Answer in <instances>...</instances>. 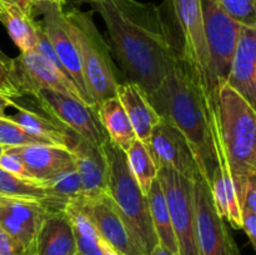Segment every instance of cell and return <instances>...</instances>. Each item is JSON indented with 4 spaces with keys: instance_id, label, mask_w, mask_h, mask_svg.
<instances>
[{
    "instance_id": "cell-13",
    "label": "cell",
    "mask_w": 256,
    "mask_h": 255,
    "mask_svg": "<svg viewBox=\"0 0 256 255\" xmlns=\"http://www.w3.org/2000/svg\"><path fill=\"white\" fill-rule=\"evenodd\" d=\"M146 146L158 169L169 168L190 180L202 176L186 138L168 120L160 118L150 132Z\"/></svg>"
},
{
    "instance_id": "cell-8",
    "label": "cell",
    "mask_w": 256,
    "mask_h": 255,
    "mask_svg": "<svg viewBox=\"0 0 256 255\" xmlns=\"http://www.w3.org/2000/svg\"><path fill=\"white\" fill-rule=\"evenodd\" d=\"M172 6L182 34V54L199 72L208 92L215 96L218 82L205 38L200 0H172Z\"/></svg>"
},
{
    "instance_id": "cell-32",
    "label": "cell",
    "mask_w": 256,
    "mask_h": 255,
    "mask_svg": "<svg viewBox=\"0 0 256 255\" xmlns=\"http://www.w3.org/2000/svg\"><path fill=\"white\" fill-rule=\"evenodd\" d=\"M8 62H9V58L8 59L0 58V94H4L14 99V98H19L20 95L12 84Z\"/></svg>"
},
{
    "instance_id": "cell-14",
    "label": "cell",
    "mask_w": 256,
    "mask_h": 255,
    "mask_svg": "<svg viewBox=\"0 0 256 255\" xmlns=\"http://www.w3.org/2000/svg\"><path fill=\"white\" fill-rule=\"evenodd\" d=\"M46 214L44 205L36 200L0 196V228L20 245L24 255H32Z\"/></svg>"
},
{
    "instance_id": "cell-6",
    "label": "cell",
    "mask_w": 256,
    "mask_h": 255,
    "mask_svg": "<svg viewBox=\"0 0 256 255\" xmlns=\"http://www.w3.org/2000/svg\"><path fill=\"white\" fill-rule=\"evenodd\" d=\"M172 230L178 244V255H199L195 218L194 180L188 179L169 168L158 169Z\"/></svg>"
},
{
    "instance_id": "cell-45",
    "label": "cell",
    "mask_w": 256,
    "mask_h": 255,
    "mask_svg": "<svg viewBox=\"0 0 256 255\" xmlns=\"http://www.w3.org/2000/svg\"><path fill=\"white\" fill-rule=\"evenodd\" d=\"M36 2H42V0H36Z\"/></svg>"
},
{
    "instance_id": "cell-41",
    "label": "cell",
    "mask_w": 256,
    "mask_h": 255,
    "mask_svg": "<svg viewBox=\"0 0 256 255\" xmlns=\"http://www.w3.org/2000/svg\"><path fill=\"white\" fill-rule=\"evenodd\" d=\"M0 58H2V59H8V56L2 52V50H0Z\"/></svg>"
},
{
    "instance_id": "cell-27",
    "label": "cell",
    "mask_w": 256,
    "mask_h": 255,
    "mask_svg": "<svg viewBox=\"0 0 256 255\" xmlns=\"http://www.w3.org/2000/svg\"><path fill=\"white\" fill-rule=\"evenodd\" d=\"M125 152L132 175L136 179L140 189L146 195L150 185L158 176V168L155 166L146 144L136 138Z\"/></svg>"
},
{
    "instance_id": "cell-28",
    "label": "cell",
    "mask_w": 256,
    "mask_h": 255,
    "mask_svg": "<svg viewBox=\"0 0 256 255\" xmlns=\"http://www.w3.org/2000/svg\"><path fill=\"white\" fill-rule=\"evenodd\" d=\"M0 196L30 199L44 204L48 200L45 189L40 182L12 175L0 168Z\"/></svg>"
},
{
    "instance_id": "cell-11",
    "label": "cell",
    "mask_w": 256,
    "mask_h": 255,
    "mask_svg": "<svg viewBox=\"0 0 256 255\" xmlns=\"http://www.w3.org/2000/svg\"><path fill=\"white\" fill-rule=\"evenodd\" d=\"M8 64L12 84L20 96L24 94L32 95L39 90H54L84 102L72 80L36 52H20L18 58L9 59Z\"/></svg>"
},
{
    "instance_id": "cell-10",
    "label": "cell",
    "mask_w": 256,
    "mask_h": 255,
    "mask_svg": "<svg viewBox=\"0 0 256 255\" xmlns=\"http://www.w3.org/2000/svg\"><path fill=\"white\" fill-rule=\"evenodd\" d=\"M194 200L199 255H242L226 220L215 208L209 184L202 176L194 180Z\"/></svg>"
},
{
    "instance_id": "cell-33",
    "label": "cell",
    "mask_w": 256,
    "mask_h": 255,
    "mask_svg": "<svg viewBox=\"0 0 256 255\" xmlns=\"http://www.w3.org/2000/svg\"><path fill=\"white\" fill-rule=\"evenodd\" d=\"M242 212H256V174L249 176L244 188L242 200Z\"/></svg>"
},
{
    "instance_id": "cell-18",
    "label": "cell",
    "mask_w": 256,
    "mask_h": 255,
    "mask_svg": "<svg viewBox=\"0 0 256 255\" xmlns=\"http://www.w3.org/2000/svg\"><path fill=\"white\" fill-rule=\"evenodd\" d=\"M6 150L20 158L32 180L40 184L75 168L72 152L62 145L34 144L6 148Z\"/></svg>"
},
{
    "instance_id": "cell-12",
    "label": "cell",
    "mask_w": 256,
    "mask_h": 255,
    "mask_svg": "<svg viewBox=\"0 0 256 255\" xmlns=\"http://www.w3.org/2000/svg\"><path fill=\"white\" fill-rule=\"evenodd\" d=\"M36 12L42 15V20L40 22L65 72L76 85L84 102L90 106L96 108V104L88 92L76 45L66 29L64 8L52 0H42L36 4Z\"/></svg>"
},
{
    "instance_id": "cell-37",
    "label": "cell",
    "mask_w": 256,
    "mask_h": 255,
    "mask_svg": "<svg viewBox=\"0 0 256 255\" xmlns=\"http://www.w3.org/2000/svg\"><path fill=\"white\" fill-rule=\"evenodd\" d=\"M99 246H100V252H102V255H122L112 244L106 242L104 238H100L99 242Z\"/></svg>"
},
{
    "instance_id": "cell-4",
    "label": "cell",
    "mask_w": 256,
    "mask_h": 255,
    "mask_svg": "<svg viewBox=\"0 0 256 255\" xmlns=\"http://www.w3.org/2000/svg\"><path fill=\"white\" fill-rule=\"evenodd\" d=\"M106 162V194L119 212L132 242L144 255H149L158 245L152 226L149 202L142 192L128 164L126 152L108 138L102 146Z\"/></svg>"
},
{
    "instance_id": "cell-46",
    "label": "cell",
    "mask_w": 256,
    "mask_h": 255,
    "mask_svg": "<svg viewBox=\"0 0 256 255\" xmlns=\"http://www.w3.org/2000/svg\"><path fill=\"white\" fill-rule=\"evenodd\" d=\"M52 2H54V0H52Z\"/></svg>"
},
{
    "instance_id": "cell-9",
    "label": "cell",
    "mask_w": 256,
    "mask_h": 255,
    "mask_svg": "<svg viewBox=\"0 0 256 255\" xmlns=\"http://www.w3.org/2000/svg\"><path fill=\"white\" fill-rule=\"evenodd\" d=\"M205 38L218 86L229 74L242 25L220 5L219 0H200Z\"/></svg>"
},
{
    "instance_id": "cell-24",
    "label": "cell",
    "mask_w": 256,
    "mask_h": 255,
    "mask_svg": "<svg viewBox=\"0 0 256 255\" xmlns=\"http://www.w3.org/2000/svg\"><path fill=\"white\" fill-rule=\"evenodd\" d=\"M42 185L48 195V200L42 204L48 212H65L69 202L82 196V180L75 168L42 182Z\"/></svg>"
},
{
    "instance_id": "cell-1",
    "label": "cell",
    "mask_w": 256,
    "mask_h": 255,
    "mask_svg": "<svg viewBox=\"0 0 256 255\" xmlns=\"http://www.w3.org/2000/svg\"><path fill=\"white\" fill-rule=\"evenodd\" d=\"M89 4L106 25L126 82L139 85L146 95L155 92L182 48V38L175 40L162 8L135 0H94Z\"/></svg>"
},
{
    "instance_id": "cell-29",
    "label": "cell",
    "mask_w": 256,
    "mask_h": 255,
    "mask_svg": "<svg viewBox=\"0 0 256 255\" xmlns=\"http://www.w3.org/2000/svg\"><path fill=\"white\" fill-rule=\"evenodd\" d=\"M34 144H52V142L26 132L24 128L10 120L8 116L0 118V145L4 149Z\"/></svg>"
},
{
    "instance_id": "cell-2",
    "label": "cell",
    "mask_w": 256,
    "mask_h": 255,
    "mask_svg": "<svg viewBox=\"0 0 256 255\" xmlns=\"http://www.w3.org/2000/svg\"><path fill=\"white\" fill-rule=\"evenodd\" d=\"M156 114L178 128L186 138L202 176L209 184L219 160L215 150V96L208 92L199 72L176 50L166 75L155 92L148 95Z\"/></svg>"
},
{
    "instance_id": "cell-38",
    "label": "cell",
    "mask_w": 256,
    "mask_h": 255,
    "mask_svg": "<svg viewBox=\"0 0 256 255\" xmlns=\"http://www.w3.org/2000/svg\"><path fill=\"white\" fill-rule=\"evenodd\" d=\"M12 98L6 96V95L4 94H0V118H5L6 115H5V109H6L8 106H10L12 102Z\"/></svg>"
},
{
    "instance_id": "cell-16",
    "label": "cell",
    "mask_w": 256,
    "mask_h": 255,
    "mask_svg": "<svg viewBox=\"0 0 256 255\" xmlns=\"http://www.w3.org/2000/svg\"><path fill=\"white\" fill-rule=\"evenodd\" d=\"M66 148L74 156L75 169L82 180V196L94 198L106 192V162L102 148L95 146L69 129H66Z\"/></svg>"
},
{
    "instance_id": "cell-25",
    "label": "cell",
    "mask_w": 256,
    "mask_h": 255,
    "mask_svg": "<svg viewBox=\"0 0 256 255\" xmlns=\"http://www.w3.org/2000/svg\"><path fill=\"white\" fill-rule=\"evenodd\" d=\"M10 106L15 108L18 110L15 115L8 116L10 120L19 124L26 132L38 135V136L44 138V139L52 142V144L66 146V129L65 128L55 124L49 116H42V115L38 114V112L20 106L14 100H12Z\"/></svg>"
},
{
    "instance_id": "cell-40",
    "label": "cell",
    "mask_w": 256,
    "mask_h": 255,
    "mask_svg": "<svg viewBox=\"0 0 256 255\" xmlns=\"http://www.w3.org/2000/svg\"><path fill=\"white\" fill-rule=\"evenodd\" d=\"M54 2H58V4H59L62 8H64L65 5H66V0H54Z\"/></svg>"
},
{
    "instance_id": "cell-5",
    "label": "cell",
    "mask_w": 256,
    "mask_h": 255,
    "mask_svg": "<svg viewBox=\"0 0 256 255\" xmlns=\"http://www.w3.org/2000/svg\"><path fill=\"white\" fill-rule=\"evenodd\" d=\"M65 22L72 35L82 62L88 92L98 105L116 95L119 85L110 48L96 29L92 12L79 9L64 10Z\"/></svg>"
},
{
    "instance_id": "cell-23",
    "label": "cell",
    "mask_w": 256,
    "mask_h": 255,
    "mask_svg": "<svg viewBox=\"0 0 256 255\" xmlns=\"http://www.w3.org/2000/svg\"><path fill=\"white\" fill-rule=\"evenodd\" d=\"M0 22L6 28L8 34L20 52H35V22L34 18L25 14L16 5L0 0Z\"/></svg>"
},
{
    "instance_id": "cell-44",
    "label": "cell",
    "mask_w": 256,
    "mask_h": 255,
    "mask_svg": "<svg viewBox=\"0 0 256 255\" xmlns=\"http://www.w3.org/2000/svg\"><path fill=\"white\" fill-rule=\"evenodd\" d=\"M74 255H80V254H79V252H75V254H74Z\"/></svg>"
},
{
    "instance_id": "cell-39",
    "label": "cell",
    "mask_w": 256,
    "mask_h": 255,
    "mask_svg": "<svg viewBox=\"0 0 256 255\" xmlns=\"http://www.w3.org/2000/svg\"><path fill=\"white\" fill-rule=\"evenodd\" d=\"M149 255H174V254H172V252H170L168 249H165V248H162V245L158 244L156 246L152 249V252H150Z\"/></svg>"
},
{
    "instance_id": "cell-21",
    "label": "cell",
    "mask_w": 256,
    "mask_h": 255,
    "mask_svg": "<svg viewBox=\"0 0 256 255\" xmlns=\"http://www.w3.org/2000/svg\"><path fill=\"white\" fill-rule=\"evenodd\" d=\"M96 110L108 138L116 146L126 152L132 142L136 139V134L116 95L100 102Z\"/></svg>"
},
{
    "instance_id": "cell-20",
    "label": "cell",
    "mask_w": 256,
    "mask_h": 255,
    "mask_svg": "<svg viewBox=\"0 0 256 255\" xmlns=\"http://www.w3.org/2000/svg\"><path fill=\"white\" fill-rule=\"evenodd\" d=\"M116 96L132 122L136 138L146 144L152 128L160 119L150 104L146 92L135 82H125L118 85Z\"/></svg>"
},
{
    "instance_id": "cell-43",
    "label": "cell",
    "mask_w": 256,
    "mask_h": 255,
    "mask_svg": "<svg viewBox=\"0 0 256 255\" xmlns=\"http://www.w3.org/2000/svg\"><path fill=\"white\" fill-rule=\"evenodd\" d=\"M2 152H4V148H2V145H0V155H2Z\"/></svg>"
},
{
    "instance_id": "cell-26",
    "label": "cell",
    "mask_w": 256,
    "mask_h": 255,
    "mask_svg": "<svg viewBox=\"0 0 256 255\" xmlns=\"http://www.w3.org/2000/svg\"><path fill=\"white\" fill-rule=\"evenodd\" d=\"M65 212L72 222L78 252L80 255H102L99 246L102 235L90 222L89 218L79 209L74 202L66 205Z\"/></svg>"
},
{
    "instance_id": "cell-3",
    "label": "cell",
    "mask_w": 256,
    "mask_h": 255,
    "mask_svg": "<svg viewBox=\"0 0 256 255\" xmlns=\"http://www.w3.org/2000/svg\"><path fill=\"white\" fill-rule=\"evenodd\" d=\"M212 115L215 132L242 205L246 180L256 174L255 108L224 82L215 92Z\"/></svg>"
},
{
    "instance_id": "cell-30",
    "label": "cell",
    "mask_w": 256,
    "mask_h": 255,
    "mask_svg": "<svg viewBox=\"0 0 256 255\" xmlns=\"http://www.w3.org/2000/svg\"><path fill=\"white\" fill-rule=\"evenodd\" d=\"M219 2L240 25L256 28L255 0H219Z\"/></svg>"
},
{
    "instance_id": "cell-22",
    "label": "cell",
    "mask_w": 256,
    "mask_h": 255,
    "mask_svg": "<svg viewBox=\"0 0 256 255\" xmlns=\"http://www.w3.org/2000/svg\"><path fill=\"white\" fill-rule=\"evenodd\" d=\"M148 202H149V212L152 218L154 232L158 238V244L169 250L174 255H178V244L172 230V219H170L169 209H168L166 200L162 192L160 182L156 179L150 185L149 192H146Z\"/></svg>"
},
{
    "instance_id": "cell-35",
    "label": "cell",
    "mask_w": 256,
    "mask_h": 255,
    "mask_svg": "<svg viewBox=\"0 0 256 255\" xmlns=\"http://www.w3.org/2000/svg\"><path fill=\"white\" fill-rule=\"evenodd\" d=\"M242 229L249 238L252 248L256 249V212H242Z\"/></svg>"
},
{
    "instance_id": "cell-42",
    "label": "cell",
    "mask_w": 256,
    "mask_h": 255,
    "mask_svg": "<svg viewBox=\"0 0 256 255\" xmlns=\"http://www.w3.org/2000/svg\"><path fill=\"white\" fill-rule=\"evenodd\" d=\"M78 2H94V0H78Z\"/></svg>"
},
{
    "instance_id": "cell-19",
    "label": "cell",
    "mask_w": 256,
    "mask_h": 255,
    "mask_svg": "<svg viewBox=\"0 0 256 255\" xmlns=\"http://www.w3.org/2000/svg\"><path fill=\"white\" fill-rule=\"evenodd\" d=\"M78 252L72 222L65 212H48L38 232L32 255H74Z\"/></svg>"
},
{
    "instance_id": "cell-34",
    "label": "cell",
    "mask_w": 256,
    "mask_h": 255,
    "mask_svg": "<svg viewBox=\"0 0 256 255\" xmlns=\"http://www.w3.org/2000/svg\"><path fill=\"white\" fill-rule=\"evenodd\" d=\"M0 255H24L20 245L0 228Z\"/></svg>"
},
{
    "instance_id": "cell-7",
    "label": "cell",
    "mask_w": 256,
    "mask_h": 255,
    "mask_svg": "<svg viewBox=\"0 0 256 255\" xmlns=\"http://www.w3.org/2000/svg\"><path fill=\"white\" fill-rule=\"evenodd\" d=\"M32 96L55 124L72 130L98 148L106 142L108 135L98 116L96 108L54 90H39Z\"/></svg>"
},
{
    "instance_id": "cell-31",
    "label": "cell",
    "mask_w": 256,
    "mask_h": 255,
    "mask_svg": "<svg viewBox=\"0 0 256 255\" xmlns=\"http://www.w3.org/2000/svg\"><path fill=\"white\" fill-rule=\"evenodd\" d=\"M0 168L6 170L10 174L16 175V176L22 178V179H28L34 182L32 178L30 176L29 172L26 170V168H25V165L22 164V162L20 160V158L18 156V155H15L14 152H9V150L6 149H4L2 154L0 155Z\"/></svg>"
},
{
    "instance_id": "cell-15",
    "label": "cell",
    "mask_w": 256,
    "mask_h": 255,
    "mask_svg": "<svg viewBox=\"0 0 256 255\" xmlns=\"http://www.w3.org/2000/svg\"><path fill=\"white\" fill-rule=\"evenodd\" d=\"M74 202L89 218L99 234L120 254L144 255L132 242L116 206L106 192L94 198L82 196L74 200Z\"/></svg>"
},
{
    "instance_id": "cell-17",
    "label": "cell",
    "mask_w": 256,
    "mask_h": 255,
    "mask_svg": "<svg viewBox=\"0 0 256 255\" xmlns=\"http://www.w3.org/2000/svg\"><path fill=\"white\" fill-rule=\"evenodd\" d=\"M225 84L252 108L256 104V28L242 25Z\"/></svg>"
},
{
    "instance_id": "cell-36",
    "label": "cell",
    "mask_w": 256,
    "mask_h": 255,
    "mask_svg": "<svg viewBox=\"0 0 256 255\" xmlns=\"http://www.w3.org/2000/svg\"><path fill=\"white\" fill-rule=\"evenodd\" d=\"M4 2H10V4H14L19 8L20 10L25 12L29 16L34 18V12L36 10V0H4Z\"/></svg>"
}]
</instances>
